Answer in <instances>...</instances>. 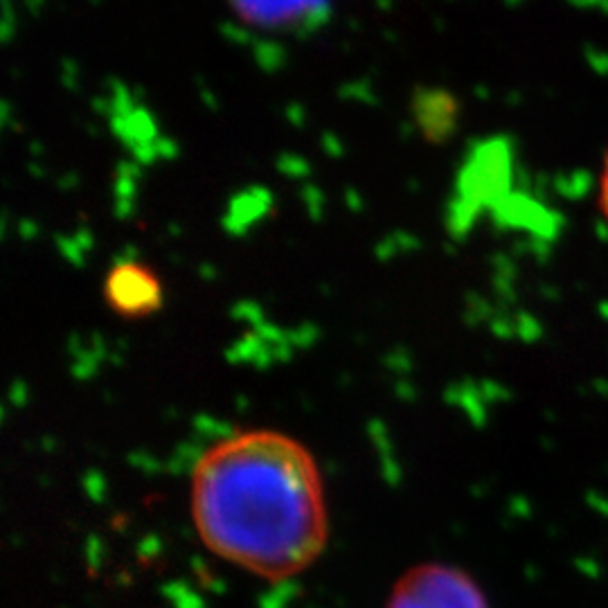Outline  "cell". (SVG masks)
<instances>
[{"label": "cell", "mask_w": 608, "mask_h": 608, "mask_svg": "<svg viewBox=\"0 0 608 608\" xmlns=\"http://www.w3.org/2000/svg\"><path fill=\"white\" fill-rule=\"evenodd\" d=\"M597 212L608 226V149L602 158V169L597 176Z\"/></svg>", "instance_id": "cell-4"}, {"label": "cell", "mask_w": 608, "mask_h": 608, "mask_svg": "<svg viewBox=\"0 0 608 608\" xmlns=\"http://www.w3.org/2000/svg\"><path fill=\"white\" fill-rule=\"evenodd\" d=\"M104 298L113 314L127 320H140L163 307V282L147 264L138 259L115 264L104 282Z\"/></svg>", "instance_id": "cell-3"}, {"label": "cell", "mask_w": 608, "mask_h": 608, "mask_svg": "<svg viewBox=\"0 0 608 608\" xmlns=\"http://www.w3.org/2000/svg\"><path fill=\"white\" fill-rule=\"evenodd\" d=\"M386 608H489V602L467 570L428 561L408 568L397 579Z\"/></svg>", "instance_id": "cell-2"}, {"label": "cell", "mask_w": 608, "mask_h": 608, "mask_svg": "<svg viewBox=\"0 0 608 608\" xmlns=\"http://www.w3.org/2000/svg\"><path fill=\"white\" fill-rule=\"evenodd\" d=\"M190 512L205 548L268 581L300 575L327 548L323 476L307 446L280 431L214 442L192 471Z\"/></svg>", "instance_id": "cell-1"}]
</instances>
